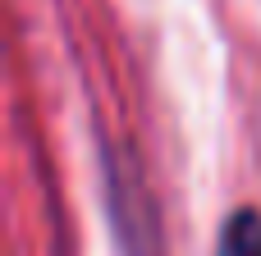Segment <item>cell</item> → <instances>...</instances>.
Listing matches in <instances>:
<instances>
[{
  "mask_svg": "<svg viewBox=\"0 0 261 256\" xmlns=\"http://www.w3.org/2000/svg\"><path fill=\"white\" fill-rule=\"evenodd\" d=\"M216 256H261V211L239 206L216 234Z\"/></svg>",
  "mask_w": 261,
  "mask_h": 256,
  "instance_id": "6da1fadb",
  "label": "cell"
}]
</instances>
